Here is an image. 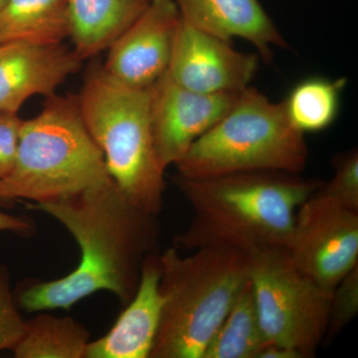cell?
Segmentation results:
<instances>
[{
    "label": "cell",
    "instance_id": "obj_6",
    "mask_svg": "<svg viewBox=\"0 0 358 358\" xmlns=\"http://www.w3.org/2000/svg\"><path fill=\"white\" fill-rule=\"evenodd\" d=\"M308 159L305 134L289 121L284 102H272L250 86L174 166L185 178L243 171L300 174Z\"/></svg>",
    "mask_w": 358,
    "mask_h": 358
},
{
    "label": "cell",
    "instance_id": "obj_10",
    "mask_svg": "<svg viewBox=\"0 0 358 358\" xmlns=\"http://www.w3.org/2000/svg\"><path fill=\"white\" fill-rule=\"evenodd\" d=\"M240 93H196L174 83L166 73L160 78L150 91V115L162 167L176 166L192 143L229 112Z\"/></svg>",
    "mask_w": 358,
    "mask_h": 358
},
{
    "label": "cell",
    "instance_id": "obj_25",
    "mask_svg": "<svg viewBox=\"0 0 358 358\" xmlns=\"http://www.w3.org/2000/svg\"><path fill=\"white\" fill-rule=\"evenodd\" d=\"M259 358H300L293 350H287V348H280V346L268 345L261 352Z\"/></svg>",
    "mask_w": 358,
    "mask_h": 358
},
{
    "label": "cell",
    "instance_id": "obj_24",
    "mask_svg": "<svg viewBox=\"0 0 358 358\" xmlns=\"http://www.w3.org/2000/svg\"><path fill=\"white\" fill-rule=\"evenodd\" d=\"M36 229L34 222L29 218L14 216L0 211V232H11L18 236H33Z\"/></svg>",
    "mask_w": 358,
    "mask_h": 358
},
{
    "label": "cell",
    "instance_id": "obj_18",
    "mask_svg": "<svg viewBox=\"0 0 358 358\" xmlns=\"http://www.w3.org/2000/svg\"><path fill=\"white\" fill-rule=\"evenodd\" d=\"M267 345L249 279L212 336L202 358H259Z\"/></svg>",
    "mask_w": 358,
    "mask_h": 358
},
{
    "label": "cell",
    "instance_id": "obj_11",
    "mask_svg": "<svg viewBox=\"0 0 358 358\" xmlns=\"http://www.w3.org/2000/svg\"><path fill=\"white\" fill-rule=\"evenodd\" d=\"M180 21L173 0H150L138 20L107 49L103 70L122 86L152 88L169 70Z\"/></svg>",
    "mask_w": 358,
    "mask_h": 358
},
{
    "label": "cell",
    "instance_id": "obj_17",
    "mask_svg": "<svg viewBox=\"0 0 358 358\" xmlns=\"http://www.w3.org/2000/svg\"><path fill=\"white\" fill-rule=\"evenodd\" d=\"M25 320L24 333L13 350L16 358H85L91 334L71 317L48 310Z\"/></svg>",
    "mask_w": 358,
    "mask_h": 358
},
{
    "label": "cell",
    "instance_id": "obj_19",
    "mask_svg": "<svg viewBox=\"0 0 358 358\" xmlns=\"http://www.w3.org/2000/svg\"><path fill=\"white\" fill-rule=\"evenodd\" d=\"M346 78L331 80L312 77L296 85L282 101L289 121L303 134L317 133L331 126L338 117Z\"/></svg>",
    "mask_w": 358,
    "mask_h": 358
},
{
    "label": "cell",
    "instance_id": "obj_22",
    "mask_svg": "<svg viewBox=\"0 0 358 358\" xmlns=\"http://www.w3.org/2000/svg\"><path fill=\"white\" fill-rule=\"evenodd\" d=\"M358 312V266L353 268L334 289L326 338L331 341L355 317Z\"/></svg>",
    "mask_w": 358,
    "mask_h": 358
},
{
    "label": "cell",
    "instance_id": "obj_1",
    "mask_svg": "<svg viewBox=\"0 0 358 358\" xmlns=\"http://www.w3.org/2000/svg\"><path fill=\"white\" fill-rule=\"evenodd\" d=\"M26 207L64 226L81 257L77 268L64 277L51 281L28 278L17 284L13 292L20 310H69L98 292H109L122 307L128 305L145 259L159 249L157 215L131 204L112 178L65 199L29 202Z\"/></svg>",
    "mask_w": 358,
    "mask_h": 358
},
{
    "label": "cell",
    "instance_id": "obj_2",
    "mask_svg": "<svg viewBox=\"0 0 358 358\" xmlns=\"http://www.w3.org/2000/svg\"><path fill=\"white\" fill-rule=\"evenodd\" d=\"M174 181L193 213L188 227L174 238L176 248L228 246L250 255L286 248L299 207L324 183L282 171L176 174Z\"/></svg>",
    "mask_w": 358,
    "mask_h": 358
},
{
    "label": "cell",
    "instance_id": "obj_8",
    "mask_svg": "<svg viewBox=\"0 0 358 358\" xmlns=\"http://www.w3.org/2000/svg\"><path fill=\"white\" fill-rule=\"evenodd\" d=\"M286 250L301 272L333 291L358 266V212L315 192L299 207Z\"/></svg>",
    "mask_w": 358,
    "mask_h": 358
},
{
    "label": "cell",
    "instance_id": "obj_3",
    "mask_svg": "<svg viewBox=\"0 0 358 358\" xmlns=\"http://www.w3.org/2000/svg\"><path fill=\"white\" fill-rule=\"evenodd\" d=\"M182 256L159 254L164 303L150 358H202L205 348L251 272V255L228 246H205Z\"/></svg>",
    "mask_w": 358,
    "mask_h": 358
},
{
    "label": "cell",
    "instance_id": "obj_21",
    "mask_svg": "<svg viewBox=\"0 0 358 358\" xmlns=\"http://www.w3.org/2000/svg\"><path fill=\"white\" fill-rule=\"evenodd\" d=\"M24 329L25 320L11 288L10 270L0 263V352H13L22 338Z\"/></svg>",
    "mask_w": 358,
    "mask_h": 358
},
{
    "label": "cell",
    "instance_id": "obj_14",
    "mask_svg": "<svg viewBox=\"0 0 358 358\" xmlns=\"http://www.w3.org/2000/svg\"><path fill=\"white\" fill-rule=\"evenodd\" d=\"M181 18L226 41L246 40L265 62L273 59V48H288L277 26L259 0H173Z\"/></svg>",
    "mask_w": 358,
    "mask_h": 358
},
{
    "label": "cell",
    "instance_id": "obj_12",
    "mask_svg": "<svg viewBox=\"0 0 358 358\" xmlns=\"http://www.w3.org/2000/svg\"><path fill=\"white\" fill-rule=\"evenodd\" d=\"M83 60L64 43L0 46V113L18 114L32 96H50Z\"/></svg>",
    "mask_w": 358,
    "mask_h": 358
},
{
    "label": "cell",
    "instance_id": "obj_15",
    "mask_svg": "<svg viewBox=\"0 0 358 358\" xmlns=\"http://www.w3.org/2000/svg\"><path fill=\"white\" fill-rule=\"evenodd\" d=\"M150 0H67L69 39L82 60L107 50Z\"/></svg>",
    "mask_w": 358,
    "mask_h": 358
},
{
    "label": "cell",
    "instance_id": "obj_5",
    "mask_svg": "<svg viewBox=\"0 0 358 358\" xmlns=\"http://www.w3.org/2000/svg\"><path fill=\"white\" fill-rule=\"evenodd\" d=\"M152 88L122 86L95 63L85 75L77 100L120 192L141 210L159 216L164 208L166 169L157 159L152 138Z\"/></svg>",
    "mask_w": 358,
    "mask_h": 358
},
{
    "label": "cell",
    "instance_id": "obj_7",
    "mask_svg": "<svg viewBox=\"0 0 358 358\" xmlns=\"http://www.w3.org/2000/svg\"><path fill=\"white\" fill-rule=\"evenodd\" d=\"M250 281L268 345L315 357L326 338L334 289L301 272L286 248L252 254Z\"/></svg>",
    "mask_w": 358,
    "mask_h": 358
},
{
    "label": "cell",
    "instance_id": "obj_9",
    "mask_svg": "<svg viewBox=\"0 0 358 358\" xmlns=\"http://www.w3.org/2000/svg\"><path fill=\"white\" fill-rule=\"evenodd\" d=\"M259 61L257 54L238 51L231 42L181 18L166 74L196 93H240L250 87Z\"/></svg>",
    "mask_w": 358,
    "mask_h": 358
},
{
    "label": "cell",
    "instance_id": "obj_20",
    "mask_svg": "<svg viewBox=\"0 0 358 358\" xmlns=\"http://www.w3.org/2000/svg\"><path fill=\"white\" fill-rule=\"evenodd\" d=\"M334 173L329 182H324L317 190L339 204L358 212V152L348 150L334 159Z\"/></svg>",
    "mask_w": 358,
    "mask_h": 358
},
{
    "label": "cell",
    "instance_id": "obj_13",
    "mask_svg": "<svg viewBox=\"0 0 358 358\" xmlns=\"http://www.w3.org/2000/svg\"><path fill=\"white\" fill-rule=\"evenodd\" d=\"M159 253L145 259L134 298L105 336L90 341L85 358H150L160 317Z\"/></svg>",
    "mask_w": 358,
    "mask_h": 358
},
{
    "label": "cell",
    "instance_id": "obj_26",
    "mask_svg": "<svg viewBox=\"0 0 358 358\" xmlns=\"http://www.w3.org/2000/svg\"><path fill=\"white\" fill-rule=\"evenodd\" d=\"M6 0H0V9L2 8V6H4V3H6Z\"/></svg>",
    "mask_w": 358,
    "mask_h": 358
},
{
    "label": "cell",
    "instance_id": "obj_4",
    "mask_svg": "<svg viewBox=\"0 0 358 358\" xmlns=\"http://www.w3.org/2000/svg\"><path fill=\"white\" fill-rule=\"evenodd\" d=\"M110 178L102 150L82 119L77 96L54 94L36 117L23 120L15 164L0 179V201H53Z\"/></svg>",
    "mask_w": 358,
    "mask_h": 358
},
{
    "label": "cell",
    "instance_id": "obj_16",
    "mask_svg": "<svg viewBox=\"0 0 358 358\" xmlns=\"http://www.w3.org/2000/svg\"><path fill=\"white\" fill-rule=\"evenodd\" d=\"M69 33L67 0H6L0 9V46L62 44Z\"/></svg>",
    "mask_w": 358,
    "mask_h": 358
},
{
    "label": "cell",
    "instance_id": "obj_23",
    "mask_svg": "<svg viewBox=\"0 0 358 358\" xmlns=\"http://www.w3.org/2000/svg\"><path fill=\"white\" fill-rule=\"evenodd\" d=\"M22 119L13 113H0V179L13 171L17 154Z\"/></svg>",
    "mask_w": 358,
    "mask_h": 358
}]
</instances>
